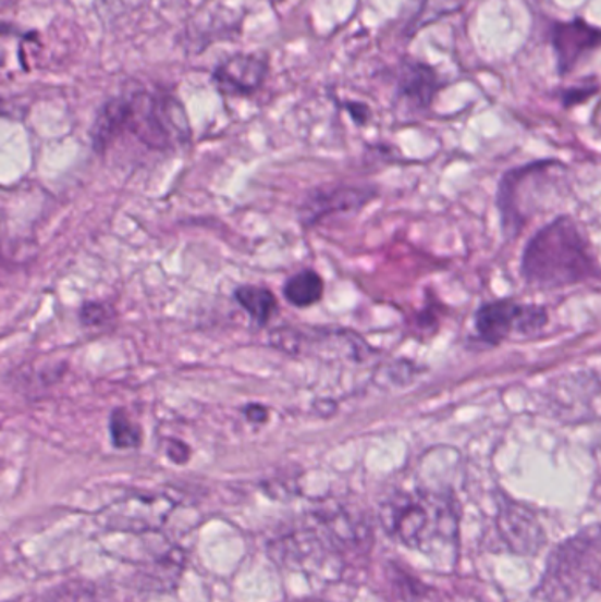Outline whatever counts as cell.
I'll return each mask as SVG.
<instances>
[{"label": "cell", "instance_id": "3957f363", "mask_svg": "<svg viewBox=\"0 0 601 602\" xmlns=\"http://www.w3.org/2000/svg\"><path fill=\"white\" fill-rule=\"evenodd\" d=\"M381 524L390 538L420 552H443L457 541V506L450 493H397L381 509Z\"/></svg>", "mask_w": 601, "mask_h": 602}, {"label": "cell", "instance_id": "9a60e30c", "mask_svg": "<svg viewBox=\"0 0 601 602\" xmlns=\"http://www.w3.org/2000/svg\"><path fill=\"white\" fill-rule=\"evenodd\" d=\"M466 4V0H426L421 8L420 25L434 22L436 19H441L443 14H452L461 10Z\"/></svg>", "mask_w": 601, "mask_h": 602}, {"label": "cell", "instance_id": "e0dca14e", "mask_svg": "<svg viewBox=\"0 0 601 602\" xmlns=\"http://www.w3.org/2000/svg\"><path fill=\"white\" fill-rule=\"evenodd\" d=\"M168 456L176 464H185L189 460V447L181 441H168Z\"/></svg>", "mask_w": 601, "mask_h": 602}, {"label": "cell", "instance_id": "ffe728a7", "mask_svg": "<svg viewBox=\"0 0 601 602\" xmlns=\"http://www.w3.org/2000/svg\"><path fill=\"white\" fill-rule=\"evenodd\" d=\"M246 418L249 419L250 423H263L269 418V414L261 405H249L246 409Z\"/></svg>", "mask_w": 601, "mask_h": 602}, {"label": "cell", "instance_id": "9c48e42d", "mask_svg": "<svg viewBox=\"0 0 601 602\" xmlns=\"http://www.w3.org/2000/svg\"><path fill=\"white\" fill-rule=\"evenodd\" d=\"M498 538L508 552L535 555L545 544V532L531 511L517 504H503L495 520Z\"/></svg>", "mask_w": 601, "mask_h": 602}, {"label": "cell", "instance_id": "6da1fadb", "mask_svg": "<svg viewBox=\"0 0 601 602\" xmlns=\"http://www.w3.org/2000/svg\"><path fill=\"white\" fill-rule=\"evenodd\" d=\"M124 133L133 134L154 150H170L189 142L191 125L176 97L138 90L111 97L99 108L90 131L96 152H105Z\"/></svg>", "mask_w": 601, "mask_h": 602}, {"label": "cell", "instance_id": "d6986e66", "mask_svg": "<svg viewBox=\"0 0 601 602\" xmlns=\"http://www.w3.org/2000/svg\"><path fill=\"white\" fill-rule=\"evenodd\" d=\"M346 108L358 124H366L367 120H369L370 111L366 105H360V102H347Z\"/></svg>", "mask_w": 601, "mask_h": 602}, {"label": "cell", "instance_id": "ba28073f", "mask_svg": "<svg viewBox=\"0 0 601 602\" xmlns=\"http://www.w3.org/2000/svg\"><path fill=\"white\" fill-rule=\"evenodd\" d=\"M551 41L557 57V71L565 76L601 47V30L584 20L560 22L552 27Z\"/></svg>", "mask_w": 601, "mask_h": 602}, {"label": "cell", "instance_id": "8fae6325", "mask_svg": "<svg viewBox=\"0 0 601 602\" xmlns=\"http://www.w3.org/2000/svg\"><path fill=\"white\" fill-rule=\"evenodd\" d=\"M370 194L364 189L355 187H341V189L319 191L312 194L306 201V212L304 219L309 224H315L318 219L330 212H344L352 208L361 207L364 202L369 201Z\"/></svg>", "mask_w": 601, "mask_h": 602}, {"label": "cell", "instance_id": "52a82bcc", "mask_svg": "<svg viewBox=\"0 0 601 602\" xmlns=\"http://www.w3.org/2000/svg\"><path fill=\"white\" fill-rule=\"evenodd\" d=\"M269 57L236 53L213 70L212 82L226 96H253L269 76Z\"/></svg>", "mask_w": 601, "mask_h": 602}, {"label": "cell", "instance_id": "ac0fdd59", "mask_svg": "<svg viewBox=\"0 0 601 602\" xmlns=\"http://www.w3.org/2000/svg\"><path fill=\"white\" fill-rule=\"evenodd\" d=\"M597 88H569L568 93L565 94V105L566 107H572V105H577V102L588 99L591 94H594Z\"/></svg>", "mask_w": 601, "mask_h": 602}, {"label": "cell", "instance_id": "7c38bea8", "mask_svg": "<svg viewBox=\"0 0 601 602\" xmlns=\"http://www.w3.org/2000/svg\"><path fill=\"white\" fill-rule=\"evenodd\" d=\"M323 291V279L315 270H302L290 277L284 284V296L287 302L300 308L318 304Z\"/></svg>", "mask_w": 601, "mask_h": 602}, {"label": "cell", "instance_id": "277c9868", "mask_svg": "<svg viewBox=\"0 0 601 602\" xmlns=\"http://www.w3.org/2000/svg\"><path fill=\"white\" fill-rule=\"evenodd\" d=\"M601 567V525L580 530L555 548L541 578V598L572 602L592 589Z\"/></svg>", "mask_w": 601, "mask_h": 602}, {"label": "cell", "instance_id": "7a4b0ae2", "mask_svg": "<svg viewBox=\"0 0 601 602\" xmlns=\"http://www.w3.org/2000/svg\"><path fill=\"white\" fill-rule=\"evenodd\" d=\"M524 281L537 290H561L600 275L588 239L569 217L543 225L524 248Z\"/></svg>", "mask_w": 601, "mask_h": 602}, {"label": "cell", "instance_id": "5b68a950", "mask_svg": "<svg viewBox=\"0 0 601 602\" xmlns=\"http://www.w3.org/2000/svg\"><path fill=\"white\" fill-rule=\"evenodd\" d=\"M547 324L545 308L537 305H520L514 299H498L478 308L475 328L481 341L501 344L510 336L531 335Z\"/></svg>", "mask_w": 601, "mask_h": 602}, {"label": "cell", "instance_id": "2e32d148", "mask_svg": "<svg viewBox=\"0 0 601 602\" xmlns=\"http://www.w3.org/2000/svg\"><path fill=\"white\" fill-rule=\"evenodd\" d=\"M79 316H82V322L87 327H98L110 318V312H108L107 305L87 304L82 308Z\"/></svg>", "mask_w": 601, "mask_h": 602}, {"label": "cell", "instance_id": "4fadbf2b", "mask_svg": "<svg viewBox=\"0 0 601 602\" xmlns=\"http://www.w3.org/2000/svg\"><path fill=\"white\" fill-rule=\"evenodd\" d=\"M235 299L258 327H265L278 308V299L272 291L256 287V285H244L241 290H236Z\"/></svg>", "mask_w": 601, "mask_h": 602}, {"label": "cell", "instance_id": "5bb4252c", "mask_svg": "<svg viewBox=\"0 0 601 602\" xmlns=\"http://www.w3.org/2000/svg\"><path fill=\"white\" fill-rule=\"evenodd\" d=\"M110 435L113 446L119 450H133L142 444V432L124 410L116 409L110 416Z\"/></svg>", "mask_w": 601, "mask_h": 602}, {"label": "cell", "instance_id": "30bf717a", "mask_svg": "<svg viewBox=\"0 0 601 602\" xmlns=\"http://www.w3.org/2000/svg\"><path fill=\"white\" fill-rule=\"evenodd\" d=\"M441 88V79L430 65L407 60L398 74L397 94L417 110H426Z\"/></svg>", "mask_w": 601, "mask_h": 602}, {"label": "cell", "instance_id": "8992f818", "mask_svg": "<svg viewBox=\"0 0 601 602\" xmlns=\"http://www.w3.org/2000/svg\"><path fill=\"white\" fill-rule=\"evenodd\" d=\"M168 496H130L102 511L101 524L119 532H156L173 511Z\"/></svg>", "mask_w": 601, "mask_h": 602}]
</instances>
